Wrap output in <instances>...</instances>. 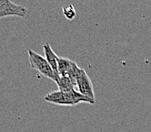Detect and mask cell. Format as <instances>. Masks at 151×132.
<instances>
[{"instance_id": "7a4b0ae2", "label": "cell", "mask_w": 151, "mask_h": 132, "mask_svg": "<svg viewBox=\"0 0 151 132\" xmlns=\"http://www.w3.org/2000/svg\"><path fill=\"white\" fill-rule=\"evenodd\" d=\"M28 53L31 67L33 68L34 70H37L39 74H41L44 76L47 77L57 83L59 74L52 69L51 66L46 61L45 57H42L32 50H28Z\"/></svg>"}, {"instance_id": "9c48e42d", "label": "cell", "mask_w": 151, "mask_h": 132, "mask_svg": "<svg viewBox=\"0 0 151 132\" xmlns=\"http://www.w3.org/2000/svg\"><path fill=\"white\" fill-rule=\"evenodd\" d=\"M63 14L67 20H73L76 15V10L73 5H69L63 8Z\"/></svg>"}, {"instance_id": "6da1fadb", "label": "cell", "mask_w": 151, "mask_h": 132, "mask_svg": "<svg viewBox=\"0 0 151 132\" xmlns=\"http://www.w3.org/2000/svg\"><path fill=\"white\" fill-rule=\"evenodd\" d=\"M44 99L46 102L52 104L68 106L77 105L79 103L95 104V100L83 95L75 89L67 92H61L59 90L51 92L45 95Z\"/></svg>"}, {"instance_id": "277c9868", "label": "cell", "mask_w": 151, "mask_h": 132, "mask_svg": "<svg viewBox=\"0 0 151 132\" xmlns=\"http://www.w3.org/2000/svg\"><path fill=\"white\" fill-rule=\"evenodd\" d=\"M76 86L80 93L95 100V93L92 81L86 70L83 69H82L80 74L76 79Z\"/></svg>"}, {"instance_id": "3957f363", "label": "cell", "mask_w": 151, "mask_h": 132, "mask_svg": "<svg viewBox=\"0 0 151 132\" xmlns=\"http://www.w3.org/2000/svg\"><path fill=\"white\" fill-rule=\"evenodd\" d=\"M27 9L24 6L11 2L10 0H0V19L9 16L24 18Z\"/></svg>"}, {"instance_id": "52a82bcc", "label": "cell", "mask_w": 151, "mask_h": 132, "mask_svg": "<svg viewBox=\"0 0 151 132\" xmlns=\"http://www.w3.org/2000/svg\"><path fill=\"white\" fill-rule=\"evenodd\" d=\"M56 83L58 86L59 91H61V92H70L71 90L74 89V87H75V85L73 83L71 79L67 76H59L58 79H57Z\"/></svg>"}, {"instance_id": "5b68a950", "label": "cell", "mask_w": 151, "mask_h": 132, "mask_svg": "<svg viewBox=\"0 0 151 132\" xmlns=\"http://www.w3.org/2000/svg\"><path fill=\"white\" fill-rule=\"evenodd\" d=\"M43 50H44V53L45 55V59L47 61L48 63L50 64L52 69L58 74L57 72V65H58V61L59 57L56 54L55 52L53 50L52 48L48 43L43 45Z\"/></svg>"}, {"instance_id": "ba28073f", "label": "cell", "mask_w": 151, "mask_h": 132, "mask_svg": "<svg viewBox=\"0 0 151 132\" xmlns=\"http://www.w3.org/2000/svg\"><path fill=\"white\" fill-rule=\"evenodd\" d=\"M82 69L79 68V66L76 64V62H73V64L71 68H70V71H69L68 74H67V76L71 79V81L73 82L75 86H76V79H77L78 76L80 74V72H81Z\"/></svg>"}, {"instance_id": "8992f818", "label": "cell", "mask_w": 151, "mask_h": 132, "mask_svg": "<svg viewBox=\"0 0 151 132\" xmlns=\"http://www.w3.org/2000/svg\"><path fill=\"white\" fill-rule=\"evenodd\" d=\"M73 61H70V59L66 57H59L58 65H57V72L59 76H66L68 74L70 68L72 66Z\"/></svg>"}]
</instances>
